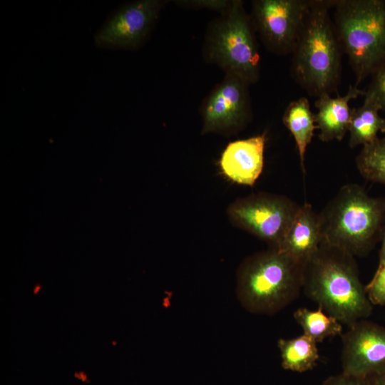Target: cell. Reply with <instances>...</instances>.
Here are the masks:
<instances>
[{
    "label": "cell",
    "mask_w": 385,
    "mask_h": 385,
    "mask_svg": "<svg viewBox=\"0 0 385 385\" xmlns=\"http://www.w3.org/2000/svg\"><path fill=\"white\" fill-rule=\"evenodd\" d=\"M381 245L379 252V266L382 265L385 263V227L382 232L381 240Z\"/></svg>",
    "instance_id": "obj_25"
},
{
    "label": "cell",
    "mask_w": 385,
    "mask_h": 385,
    "mask_svg": "<svg viewBox=\"0 0 385 385\" xmlns=\"http://www.w3.org/2000/svg\"><path fill=\"white\" fill-rule=\"evenodd\" d=\"M364 101L385 112V65L372 76L371 81L365 91Z\"/></svg>",
    "instance_id": "obj_20"
},
{
    "label": "cell",
    "mask_w": 385,
    "mask_h": 385,
    "mask_svg": "<svg viewBox=\"0 0 385 385\" xmlns=\"http://www.w3.org/2000/svg\"><path fill=\"white\" fill-rule=\"evenodd\" d=\"M373 103L364 101L361 106L351 109L349 145L354 148L365 145L376 140L379 133H385V118Z\"/></svg>",
    "instance_id": "obj_16"
},
{
    "label": "cell",
    "mask_w": 385,
    "mask_h": 385,
    "mask_svg": "<svg viewBox=\"0 0 385 385\" xmlns=\"http://www.w3.org/2000/svg\"><path fill=\"white\" fill-rule=\"evenodd\" d=\"M319 215L323 242L364 257L381 240L385 197H371L361 185L346 184Z\"/></svg>",
    "instance_id": "obj_2"
},
{
    "label": "cell",
    "mask_w": 385,
    "mask_h": 385,
    "mask_svg": "<svg viewBox=\"0 0 385 385\" xmlns=\"http://www.w3.org/2000/svg\"><path fill=\"white\" fill-rule=\"evenodd\" d=\"M204 54L225 73L235 74L249 85L260 77V58L252 24L242 1L230 7L209 27Z\"/></svg>",
    "instance_id": "obj_6"
},
{
    "label": "cell",
    "mask_w": 385,
    "mask_h": 385,
    "mask_svg": "<svg viewBox=\"0 0 385 385\" xmlns=\"http://www.w3.org/2000/svg\"><path fill=\"white\" fill-rule=\"evenodd\" d=\"M299 207L285 195L258 192L232 202L227 214L233 225L278 250Z\"/></svg>",
    "instance_id": "obj_7"
},
{
    "label": "cell",
    "mask_w": 385,
    "mask_h": 385,
    "mask_svg": "<svg viewBox=\"0 0 385 385\" xmlns=\"http://www.w3.org/2000/svg\"><path fill=\"white\" fill-rule=\"evenodd\" d=\"M232 1L225 0H187L177 1L175 2L188 7L212 9L221 12L222 14L230 7Z\"/></svg>",
    "instance_id": "obj_22"
},
{
    "label": "cell",
    "mask_w": 385,
    "mask_h": 385,
    "mask_svg": "<svg viewBox=\"0 0 385 385\" xmlns=\"http://www.w3.org/2000/svg\"><path fill=\"white\" fill-rule=\"evenodd\" d=\"M317 344L304 334L290 339H279L283 369L299 373L313 369L319 359Z\"/></svg>",
    "instance_id": "obj_17"
},
{
    "label": "cell",
    "mask_w": 385,
    "mask_h": 385,
    "mask_svg": "<svg viewBox=\"0 0 385 385\" xmlns=\"http://www.w3.org/2000/svg\"><path fill=\"white\" fill-rule=\"evenodd\" d=\"M294 318L303 329V334L317 343L342 334V324L319 307L316 310L299 308L294 312Z\"/></svg>",
    "instance_id": "obj_18"
},
{
    "label": "cell",
    "mask_w": 385,
    "mask_h": 385,
    "mask_svg": "<svg viewBox=\"0 0 385 385\" xmlns=\"http://www.w3.org/2000/svg\"><path fill=\"white\" fill-rule=\"evenodd\" d=\"M312 1H252L253 24L263 43L277 54L292 53Z\"/></svg>",
    "instance_id": "obj_8"
},
{
    "label": "cell",
    "mask_w": 385,
    "mask_h": 385,
    "mask_svg": "<svg viewBox=\"0 0 385 385\" xmlns=\"http://www.w3.org/2000/svg\"><path fill=\"white\" fill-rule=\"evenodd\" d=\"M302 290L326 313L348 327L371 314L373 305L355 257L324 242L303 265Z\"/></svg>",
    "instance_id": "obj_1"
},
{
    "label": "cell",
    "mask_w": 385,
    "mask_h": 385,
    "mask_svg": "<svg viewBox=\"0 0 385 385\" xmlns=\"http://www.w3.org/2000/svg\"><path fill=\"white\" fill-rule=\"evenodd\" d=\"M266 133L230 143L219 162L222 173L230 180L252 186L264 165Z\"/></svg>",
    "instance_id": "obj_12"
},
{
    "label": "cell",
    "mask_w": 385,
    "mask_h": 385,
    "mask_svg": "<svg viewBox=\"0 0 385 385\" xmlns=\"http://www.w3.org/2000/svg\"><path fill=\"white\" fill-rule=\"evenodd\" d=\"M365 91L350 86L344 96L332 98L329 94L318 97L315 102L317 112L314 114L319 138L323 142L342 140L349 130L351 109L349 103L358 96H364Z\"/></svg>",
    "instance_id": "obj_14"
},
{
    "label": "cell",
    "mask_w": 385,
    "mask_h": 385,
    "mask_svg": "<svg viewBox=\"0 0 385 385\" xmlns=\"http://www.w3.org/2000/svg\"><path fill=\"white\" fill-rule=\"evenodd\" d=\"M341 337L343 373L367 378L385 371V327L361 319Z\"/></svg>",
    "instance_id": "obj_11"
},
{
    "label": "cell",
    "mask_w": 385,
    "mask_h": 385,
    "mask_svg": "<svg viewBox=\"0 0 385 385\" xmlns=\"http://www.w3.org/2000/svg\"><path fill=\"white\" fill-rule=\"evenodd\" d=\"M249 86L240 77L225 73L202 105V134L230 135L247 125L252 118Z\"/></svg>",
    "instance_id": "obj_9"
},
{
    "label": "cell",
    "mask_w": 385,
    "mask_h": 385,
    "mask_svg": "<svg viewBox=\"0 0 385 385\" xmlns=\"http://www.w3.org/2000/svg\"><path fill=\"white\" fill-rule=\"evenodd\" d=\"M323 242L319 215L309 203L300 207L279 250L304 265Z\"/></svg>",
    "instance_id": "obj_13"
},
{
    "label": "cell",
    "mask_w": 385,
    "mask_h": 385,
    "mask_svg": "<svg viewBox=\"0 0 385 385\" xmlns=\"http://www.w3.org/2000/svg\"><path fill=\"white\" fill-rule=\"evenodd\" d=\"M322 385H369L367 378L358 377L342 372L328 377Z\"/></svg>",
    "instance_id": "obj_23"
},
{
    "label": "cell",
    "mask_w": 385,
    "mask_h": 385,
    "mask_svg": "<svg viewBox=\"0 0 385 385\" xmlns=\"http://www.w3.org/2000/svg\"><path fill=\"white\" fill-rule=\"evenodd\" d=\"M356 165L366 180L385 185V136L362 146Z\"/></svg>",
    "instance_id": "obj_19"
},
{
    "label": "cell",
    "mask_w": 385,
    "mask_h": 385,
    "mask_svg": "<svg viewBox=\"0 0 385 385\" xmlns=\"http://www.w3.org/2000/svg\"><path fill=\"white\" fill-rule=\"evenodd\" d=\"M282 121L294 137L299 155L302 170L304 174L305 152L317 128L314 114L311 111L308 99L301 97L292 101L284 111Z\"/></svg>",
    "instance_id": "obj_15"
},
{
    "label": "cell",
    "mask_w": 385,
    "mask_h": 385,
    "mask_svg": "<svg viewBox=\"0 0 385 385\" xmlns=\"http://www.w3.org/2000/svg\"><path fill=\"white\" fill-rule=\"evenodd\" d=\"M165 2L140 0L124 5L95 34V43L106 48H138L148 37Z\"/></svg>",
    "instance_id": "obj_10"
},
{
    "label": "cell",
    "mask_w": 385,
    "mask_h": 385,
    "mask_svg": "<svg viewBox=\"0 0 385 385\" xmlns=\"http://www.w3.org/2000/svg\"><path fill=\"white\" fill-rule=\"evenodd\" d=\"M369 385H385V371L367 377Z\"/></svg>",
    "instance_id": "obj_24"
},
{
    "label": "cell",
    "mask_w": 385,
    "mask_h": 385,
    "mask_svg": "<svg viewBox=\"0 0 385 385\" xmlns=\"http://www.w3.org/2000/svg\"><path fill=\"white\" fill-rule=\"evenodd\" d=\"M336 1H312L292 51V71L310 96L337 91L341 76V46L329 10Z\"/></svg>",
    "instance_id": "obj_3"
},
{
    "label": "cell",
    "mask_w": 385,
    "mask_h": 385,
    "mask_svg": "<svg viewBox=\"0 0 385 385\" xmlns=\"http://www.w3.org/2000/svg\"><path fill=\"white\" fill-rule=\"evenodd\" d=\"M365 288L372 305L385 304V263L377 267L373 278Z\"/></svg>",
    "instance_id": "obj_21"
},
{
    "label": "cell",
    "mask_w": 385,
    "mask_h": 385,
    "mask_svg": "<svg viewBox=\"0 0 385 385\" xmlns=\"http://www.w3.org/2000/svg\"><path fill=\"white\" fill-rule=\"evenodd\" d=\"M334 6V29L358 87L385 65V1L337 0Z\"/></svg>",
    "instance_id": "obj_5"
},
{
    "label": "cell",
    "mask_w": 385,
    "mask_h": 385,
    "mask_svg": "<svg viewBox=\"0 0 385 385\" xmlns=\"http://www.w3.org/2000/svg\"><path fill=\"white\" fill-rule=\"evenodd\" d=\"M303 286V265L270 248L247 257L237 274L242 306L257 314H274L296 299Z\"/></svg>",
    "instance_id": "obj_4"
}]
</instances>
